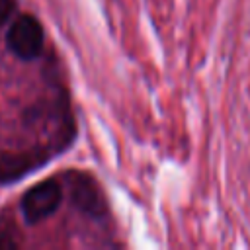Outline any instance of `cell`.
Returning a JSON list of instances; mask_svg holds the SVG:
<instances>
[{
  "label": "cell",
  "mask_w": 250,
  "mask_h": 250,
  "mask_svg": "<svg viewBox=\"0 0 250 250\" xmlns=\"http://www.w3.org/2000/svg\"><path fill=\"white\" fill-rule=\"evenodd\" d=\"M62 189L57 180H43L27 189L21 197V213L27 223H39L51 217L61 205Z\"/></svg>",
  "instance_id": "2"
},
{
  "label": "cell",
  "mask_w": 250,
  "mask_h": 250,
  "mask_svg": "<svg viewBox=\"0 0 250 250\" xmlns=\"http://www.w3.org/2000/svg\"><path fill=\"white\" fill-rule=\"evenodd\" d=\"M66 182H68L70 199L76 209H80L82 213L94 219H100L107 213L105 197L92 176H88L86 172H68Z\"/></svg>",
  "instance_id": "3"
},
{
  "label": "cell",
  "mask_w": 250,
  "mask_h": 250,
  "mask_svg": "<svg viewBox=\"0 0 250 250\" xmlns=\"http://www.w3.org/2000/svg\"><path fill=\"white\" fill-rule=\"evenodd\" d=\"M43 41L45 35L41 23L29 14H21L20 18H16L6 33L8 49L21 61H31L39 57V53L43 51Z\"/></svg>",
  "instance_id": "1"
},
{
  "label": "cell",
  "mask_w": 250,
  "mask_h": 250,
  "mask_svg": "<svg viewBox=\"0 0 250 250\" xmlns=\"http://www.w3.org/2000/svg\"><path fill=\"white\" fill-rule=\"evenodd\" d=\"M37 162V156L33 152H12V154H0V182H10L20 176H23L29 168H33Z\"/></svg>",
  "instance_id": "4"
},
{
  "label": "cell",
  "mask_w": 250,
  "mask_h": 250,
  "mask_svg": "<svg viewBox=\"0 0 250 250\" xmlns=\"http://www.w3.org/2000/svg\"><path fill=\"white\" fill-rule=\"evenodd\" d=\"M16 10V0H0V25L8 21V18Z\"/></svg>",
  "instance_id": "5"
}]
</instances>
